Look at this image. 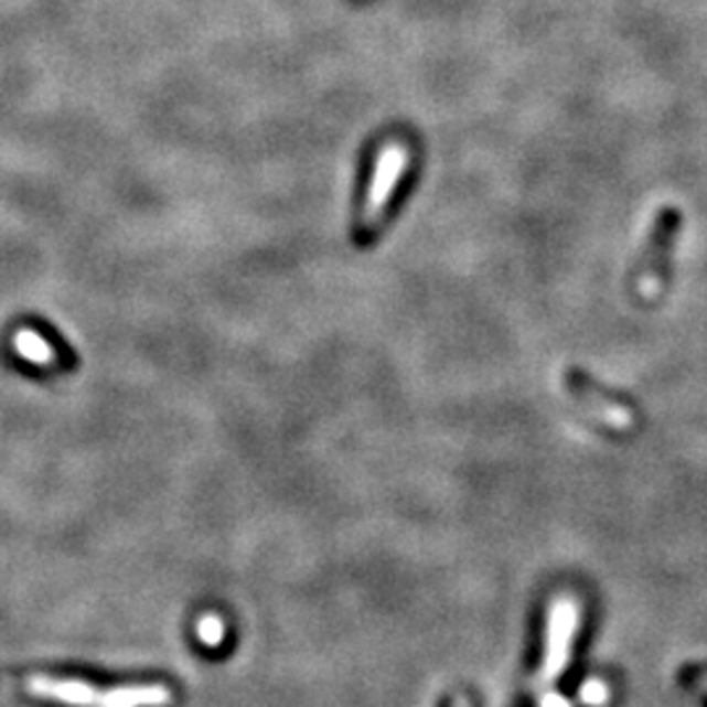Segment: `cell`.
Masks as SVG:
<instances>
[{"instance_id":"5b68a950","label":"cell","mask_w":707,"mask_h":707,"mask_svg":"<svg viewBox=\"0 0 707 707\" xmlns=\"http://www.w3.org/2000/svg\"><path fill=\"white\" fill-rule=\"evenodd\" d=\"M569 388L574 390V394L579 396V401H582V404L587 406V409L592 411V415H598L600 419H603V422L619 427V430H626V427L632 425V415H629L624 406L606 401V398L600 396L598 390H592L587 383H582V381H571Z\"/></svg>"},{"instance_id":"30bf717a","label":"cell","mask_w":707,"mask_h":707,"mask_svg":"<svg viewBox=\"0 0 707 707\" xmlns=\"http://www.w3.org/2000/svg\"><path fill=\"white\" fill-rule=\"evenodd\" d=\"M451 707H469V699L464 695H459V697H453V705Z\"/></svg>"},{"instance_id":"ba28073f","label":"cell","mask_w":707,"mask_h":707,"mask_svg":"<svg viewBox=\"0 0 707 707\" xmlns=\"http://www.w3.org/2000/svg\"><path fill=\"white\" fill-rule=\"evenodd\" d=\"M608 697H611V692H608V684L600 682V678H590V682H585L582 689H579V699H582L587 707L606 705Z\"/></svg>"},{"instance_id":"277c9868","label":"cell","mask_w":707,"mask_h":707,"mask_svg":"<svg viewBox=\"0 0 707 707\" xmlns=\"http://www.w3.org/2000/svg\"><path fill=\"white\" fill-rule=\"evenodd\" d=\"M678 228H682V210L671 205L661 207V213L653 218V226H650V236L640 263H636V289L645 297H655L657 289H661V278L666 272Z\"/></svg>"},{"instance_id":"8992f818","label":"cell","mask_w":707,"mask_h":707,"mask_svg":"<svg viewBox=\"0 0 707 707\" xmlns=\"http://www.w3.org/2000/svg\"><path fill=\"white\" fill-rule=\"evenodd\" d=\"M13 349L24 362L38 364V367H53L58 364V352L51 341H45L38 331H30V328H21L13 335Z\"/></svg>"},{"instance_id":"8fae6325","label":"cell","mask_w":707,"mask_h":707,"mask_svg":"<svg viewBox=\"0 0 707 707\" xmlns=\"http://www.w3.org/2000/svg\"><path fill=\"white\" fill-rule=\"evenodd\" d=\"M699 684H703V687L707 689V676H703V678H699Z\"/></svg>"},{"instance_id":"52a82bcc","label":"cell","mask_w":707,"mask_h":707,"mask_svg":"<svg viewBox=\"0 0 707 707\" xmlns=\"http://www.w3.org/2000/svg\"><path fill=\"white\" fill-rule=\"evenodd\" d=\"M197 636L205 647H218L223 636H226V624L221 621V615H213V613L202 615L197 624Z\"/></svg>"},{"instance_id":"9c48e42d","label":"cell","mask_w":707,"mask_h":707,"mask_svg":"<svg viewBox=\"0 0 707 707\" xmlns=\"http://www.w3.org/2000/svg\"><path fill=\"white\" fill-rule=\"evenodd\" d=\"M537 705H540V707H571L569 699L561 697L558 692H553V689H543V695H540V699H537Z\"/></svg>"},{"instance_id":"7a4b0ae2","label":"cell","mask_w":707,"mask_h":707,"mask_svg":"<svg viewBox=\"0 0 707 707\" xmlns=\"http://www.w3.org/2000/svg\"><path fill=\"white\" fill-rule=\"evenodd\" d=\"M579 629V603L571 594H558L548 611V626H545V647L543 663L537 668L535 684L540 689H548L558 676L569 666L574 636Z\"/></svg>"},{"instance_id":"6da1fadb","label":"cell","mask_w":707,"mask_h":707,"mask_svg":"<svg viewBox=\"0 0 707 707\" xmlns=\"http://www.w3.org/2000/svg\"><path fill=\"white\" fill-rule=\"evenodd\" d=\"M26 692L32 697L68 707H168L173 699L165 684H126V687L100 689L82 678L55 676H30Z\"/></svg>"},{"instance_id":"3957f363","label":"cell","mask_w":707,"mask_h":707,"mask_svg":"<svg viewBox=\"0 0 707 707\" xmlns=\"http://www.w3.org/2000/svg\"><path fill=\"white\" fill-rule=\"evenodd\" d=\"M411 152L409 144L401 142V139H394L385 147L377 150L373 179H369L367 197H364L362 205V228L373 231L377 223L383 221L385 207H388L390 197H394L398 181L404 179V173L409 171Z\"/></svg>"}]
</instances>
